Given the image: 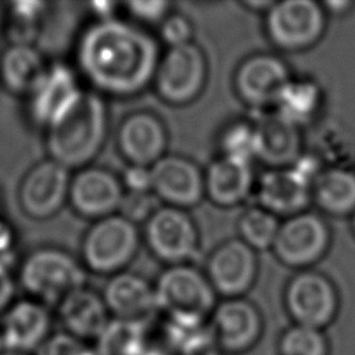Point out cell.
Segmentation results:
<instances>
[{
    "label": "cell",
    "instance_id": "603a6c76",
    "mask_svg": "<svg viewBox=\"0 0 355 355\" xmlns=\"http://www.w3.org/2000/svg\"><path fill=\"white\" fill-rule=\"evenodd\" d=\"M205 194L223 208L241 204L254 187V172L248 162H241L227 157L212 161L204 172Z\"/></svg>",
    "mask_w": 355,
    "mask_h": 355
},
{
    "label": "cell",
    "instance_id": "d590c367",
    "mask_svg": "<svg viewBox=\"0 0 355 355\" xmlns=\"http://www.w3.org/2000/svg\"><path fill=\"white\" fill-rule=\"evenodd\" d=\"M128 12L143 24H161L171 14V3L161 0H132L126 4Z\"/></svg>",
    "mask_w": 355,
    "mask_h": 355
},
{
    "label": "cell",
    "instance_id": "ac0fdd59",
    "mask_svg": "<svg viewBox=\"0 0 355 355\" xmlns=\"http://www.w3.org/2000/svg\"><path fill=\"white\" fill-rule=\"evenodd\" d=\"M166 144V129L150 111L129 114L116 132L118 150L130 165L153 166L165 155Z\"/></svg>",
    "mask_w": 355,
    "mask_h": 355
},
{
    "label": "cell",
    "instance_id": "7c38bea8",
    "mask_svg": "<svg viewBox=\"0 0 355 355\" xmlns=\"http://www.w3.org/2000/svg\"><path fill=\"white\" fill-rule=\"evenodd\" d=\"M208 324L219 349L227 355L250 351L259 341L263 330L261 312L243 297L225 298L216 304Z\"/></svg>",
    "mask_w": 355,
    "mask_h": 355
},
{
    "label": "cell",
    "instance_id": "1f68e13d",
    "mask_svg": "<svg viewBox=\"0 0 355 355\" xmlns=\"http://www.w3.org/2000/svg\"><path fill=\"white\" fill-rule=\"evenodd\" d=\"M44 4L40 1H15L10 10L8 36L12 44H31L37 33V24Z\"/></svg>",
    "mask_w": 355,
    "mask_h": 355
},
{
    "label": "cell",
    "instance_id": "2e32d148",
    "mask_svg": "<svg viewBox=\"0 0 355 355\" xmlns=\"http://www.w3.org/2000/svg\"><path fill=\"white\" fill-rule=\"evenodd\" d=\"M125 189L107 169L83 168L69 183L68 201L73 211L89 219H103L119 209Z\"/></svg>",
    "mask_w": 355,
    "mask_h": 355
},
{
    "label": "cell",
    "instance_id": "7402d4cb",
    "mask_svg": "<svg viewBox=\"0 0 355 355\" xmlns=\"http://www.w3.org/2000/svg\"><path fill=\"white\" fill-rule=\"evenodd\" d=\"M57 312L64 331L87 343L96 341L111 320L103 297L85 287L68 294Z\"/></svg>",
    "mask_w": 355,
    "mask_h": 355
},
{
    "label": "cell",
    "instance_id": "9a60e30c",
    "mask_svg": "<svg viewBox=\"0 0 355 355\" xmlns=\"http://www.w3.org/2000/svg\"><path fill=\"white\" fill-rule=\"evenodd\" d=\"M151 169V191L168 207L187 209L205 194L204 172L189 158L165 154Z\"/></svg>",
    "mask_w": 355,
    "mask_h": 355
},
{
    "label": "cell",
    "instance_id": "cb8c5ba5",
    "mask_svg": "<svg viewBox=\"0 0 355 355\" xmlns=\"http://www.w3.org/2000/svg\"><path fill=\"white\" fill-rule=\"evenodd\" d=\"M49 68L32 44H11L0 60V79L11 93L31 96L46 78Z\"/></svg>",
    "mask_w": 355,
    "mask_h": 355
},
{
    "label": "cell",
    "instance_id": "8fae6325",
    "mask_svg": "<svg viewBox=\"0 0 355 355\" xmlns=\"http://www.w3.org/2000/svg\"><path fill=\"white\" fill-rule=\"evenodd\" d=\"M71 179L68 169L51 158L32 166L18 187L22 212L36 220L54 216L68 201Z\"/></svg>",
    "mask_w": 355,
    "mask_h": 355
},
{
    "label": "cell",
    "instance_id": "e0dca14e",
    "mask_svg": "<svg viewBox=\"0 0 355 355\" xmlns=\"http://www.w3.org/2000/svg\"><path fill=\"white\" fill-rule=\"evenodd\" d=\"M51 315L36 300L12 302L1 315L0 337L4 349L35 354L51 336Z\"/></svg>",
    "mask_w": 355,
    "mask_h": 355
},
{
    "label": "cell",
    "instance_id": "836d02e7",
    "mask_svg": "<svg viewBox=\"0 0 355 355\" xmlns=\"http://www.w3.org/2000/svg\"><path fill=\"white\" fill-rule=\"evenodd\" d=\"M33 355H97L94 345L65 331L51 334Z\"/></svg>",
    "mask_w": 355,
    "mask_h": 355
},
{
    "label": "cell",
    "instance_id": "30bf717a",
    "mask_svg": "<svg viewBox=\"0 0 355 355\" xmlns=\"http://www.w3.org/2000/svg\"><path fill=\"white\" fill-rule=\"evenodd\" d=\"M330 230L324 219L308 209L286 218L273 243L276 258L291 268H308L327 251Z\"/></svg>",
    "mask_w": 355,
    "mask_h": 355
},
{
    "label": "cell",
    "instance_id": "d6a6232c",
    "mask_svg": "<svg viewBox=\"0 0 355 355\" xmlns=\"http://www.w3.org/2000/svg\"><path fill=\"white\" fill-rule=\"evenodd\" d=\"M158 204L159 200L153 191H125L118 211L121 216L136 225L140 222H147L159 208Z\"/></svg>",
    "mask_w": 355,
    "mask_h": 355
},
{
    "label": "cell",
    "instance_id": "4dcf8cb0",
    "mask_svg": "<svg viewBox=\"0 0 355 355\" xmlns=\"http://www.w3.org/2000/svg\"><path fill=\"white\" fill-rule=\"evenodd\" d=\"M222 157L251 164L257 158V133L254 123L239 121L225 128L219 137Z\"/></svg>",
    "mask_w": 355,
    "mask_h": 355
},
{
    "label": "cell",
    "instance_id": "52a82bcc",
    "mask_svg": "<svg viewBox=\"0 0 355 355\" xmlns=\"http://www.w3.org/2000/svg\"><path fill=\"white\" fill-rule=\"evenodd\" d=\"M207 58L194 42L169 47L159 58L154 86L168 104L184 105L196 100L207 82Z\"/></svg>",
    "mask_w": 355,
    "mask_h": 355
},
{
    "label": "cell",
    "instance_id": "7a4b0ae2",
    "mask_svg": "<svg viewBox=\"0 0 355 355\" xmlns=\"http://www.w3.org/2000/svg\"><path fill=\"white\" fill-rule=\"evenodd\" d=\"M46 148L62 166H86L107 135V108L96 92L79 89L46 126Z\"/></svg>",
    "mask_w": 355,
    "mask_h": 355
},
{
    "label": "cell",
    "instance_id": "d4e9b609",
    "mask_svg": "<svg viewBox=\"0 0 355 355\" xmlns=\"http://www.w3.org/2000/svg\"><path fill=\"white\" fill-rule=\"evenodd\" d=\"M78 90L75 75L68 67L61 64L51 65L40 86L29 96L32 119L46 128Z\"/></svg>",
    "mask_w": 355,
    "mask_h": 355
},
{
    "label": "cell",
    "instance_id": "f6af8a7d",
    "mask_svg": "<svg viewBox=\"0 0 355 355\" xmlns=\"http://www.w3.org/2000/svg\"><path fill=\"white\" fill-rule=\"evenodd\" d=\"M0 355H31V354H24V352H17V351H8V349H4Z\"/></svg>",
    "mask_w": 355,
    "mask_h": 355
},
{
    "label": "cell",
    "instance_id": "f35d334b",
    "mask_svg": "<svg viewBox=\"0 0 355 355\" xmlns=\"http://www.w3.org/2000/svg\"><path fill=\"white\" fill-rule=\"evenodd\" d=\"M14 282L10 275L8 268L6 263L0 259V316L8 309V306L12 304L14 297Z\"/></svg>",
    "mask_w": 355,
    "mask_h": 355
},
{
    "label": "cell",
    "instance_id": "8992f818",
    "mask_svg": "<svg viewBox=\"0 0 355 355\" xmlns=\"http://www.w3.org/2000/svg\"><path fill=\"white\" fill-rule=\"evenodd\" d=\"M326 15L323 6L318 1H275L266 11V35L280 50H305L312 47L324 33Z\"/></svg>",
    "mask_w": 355,
    "mask_h": 355
},
{
    "label": "cell",
    "instance_id": "e575fe53",
    "mask_svg": "<svg viewBox=\"0 0 355 355\" xmlns=\"http://www.w3.org/2000/svg\"><path fill=\"white\" fill-rule=\"evenodd\" d=\"M159 36L168 49L183 46L193 42V26L184 15L169 14L159 24Z\"/></svg>",
    "mask_w": 355,
    "mask_h": 355
},
{
    "label": "cell",
    "instance_id": "8d00e7d4",
    "mask_svg": "<svg viewBox=\"0 0 355 355\" xmlns=\"http://www.w3.org/2000/svg\"><path fill=\"white\" fill-rule=\"evenodd\" d=\"M122 186L125 191H137L146 193L151 191V169L150 166L141 165H129L122 176Z\"/></svg>",
    "mask_w": 355,
    "mask_h": 355
},
{
    "label": "cell",
    "instance_id": "ba28073f",
    "mask_svg": "<svg viewBox=\"0 0 355 355\" xmlns=\"http://www.w3.org/2000/svg\"><path fill=\"white\" fill-rule=\"evenodd\" d=\"M284 305L294 324L323 330L336 319L340 298L327 276L304 269L290 279L284 291Z\"/></svg>",
    "mask_w": 355,
    "mask_h": 355
},
{
    "label": "cell",
    "instance_id": "9c48e42d",
    "mask_svg": "<svg viewBox=\"0 0 355 355\" xmlns=\"http://www.w3.org/2000/svg\"><path fill=\"white\" fill-rule=\"evenodd\" d=\"M146 241L151 252L172 265L190 263L198 255V232L186 209L162 205L146 222Z\"/></svg>",
    "mask_w": 355,
    "mask_h": 355
},
{
    "label": "cell",
    "instance_id": "60d3db41",
    "mask_svg": "<svg viewBox=\"0 0 355 355\" xmlns=\"http://www.w3.org/2000/svg\"><path fill=\"white\" fill-rule=\"evenodd\" d=\"M323 10L326 11V14H331V15H344L347 12H349V10L355 6L354 1H343V0H331V1H326L322 4Z\"/></svg>",
    "mask_w": 355,
    "mask_h": 355
},
{
    "label": "cell",
    "instance_id": "277c9868",
    "mask_svg": "<svg viewBox=\"0 0 355 355\" xmlns=\"http://www.w3.org/2000/svg\"><path fill=\"white\" fill-rule=\"evenodd\" d=\"M19 282L33 300L58 305L68 294L83 287L85 270L68 252L40 248L22 262Z\"/></svg>",
    "mask_w": 355,
    "mask_h": 355
},
{
    "label": "cell",
    "instance_id": "b9f144b4",
    "mask_svg": "<svg viewBox=\"0 0 355 355\" xmlns=\"http://www.w3.org/2000/svg\"><path fill=\"white\" fill-rule=\"evenodd\" d=\"M90 7H92V11H94L100 19H110L112 18V12H114L112 10L115 4L108 1H96V3H92Z\"/></svg>",
    "mask_w": 355,
    "mask_h": 355
},
{
    "label": "cell",
    "instance_id": "5b68a950",
    "mask_svg": "<svg viewBox=\"0 0 355 355\" xmlns=\"http://www.w3.org/2000/svg\"><path fill=\"white\" fill-rule=\"evenodd\" d=\"M139 248L136 226L121 215L98 219L82 241L86 268L98 275H116L135 258Z\"/></svg>",
    "mask_w": 355,
    "mask_h": 355
},
{
    "label": "cell",
    "instance_id": "bcb514c9",
    "mask_svg": "<svg viewBox=\"0 0 355 355\" xmlns=\"http://www.w3.org/2000/svg\"><path fill=\"white\" fill-rule=\"evenodd\" d=\"M352 229H354V233H355V212L352 214Z\"/></svg>",
    "mask_w": 355,
    "mask_h": 355
},
{
    "label": "cell",
    "instance_id": "3957f363",
    "mask_svg": "<svg viewBox=\"0 0 355 355\" xmlns=\"http://www.w3.org/2000/svg\"><path fill=\"white\" fill-rule=\"evenodd\" d=\"M154 290L158 311L171 319L207 322L218 304V294L207 275L191 263L168 266Z\"/></svg>",
    "mask_w": 355,
    "mask_h": 355
},
{
    "label": "cell",
    "instance_id": "ab89813d",
    "mask_svg": "<svg viewBox=\"0 0 355 355\" xmlns=\"http://www.w3.org/2000/svg\"><path fill=\"white\" fill-rule=\"evenodd\" d=\"M14 243V233L11 226L0 218V259L1 255L6 254L8 250H11Z\"/></svg>",
    "mask_w": 355,
    "mask_h": 355
},
{
    "label": "cell",
    "instance_id": "ffe728a7",
    "mask_svg": "<svg viewBox=\"0 0 355 355\" xmlns=\"http://www.w3.org/2000/svg\"><path fill=\"white\" fill-rule=\"evenodd\" d=\"M259 207L276 216H293L306 211L312 201V186L290 166L269 168L257 183Z\"/></svg>",
    "mask_w": 355,
    "mask_h": 355
},
{
    "label": "cell",
    "instance_id": "7bdbcfd3",
    "mask_svg": "<svg viewBox=\"0 0 355 355\" xmlns=\"http://www.w3.org/2000/svg\"><path fill=\"white\" fill-rule=\"evenodd\" d=\"M141 355H173V354L165 345H154L150 343Z\"/></svg>",
    "mask_w": 355,
    "mask_h": 355
},
{
    "label": "cell",
    "instance_id": "4316f807",
    "mask_svg": "<svg viewBox=\"0 0 355 355\" xmlns=\"http://www.w3.org/2000/svg\"><path fill=\"white\" fill-rule=\"evenodd\" d=\"M320 107V87L311 79L291 78L280 93L273 108L279 116L301 128L315 119Z\"/></svg>",
    "mask_w": 355,
    "mask_h": 355
},
{
    "label": "cell",
    "instance_id": "6da1fadb",
    "mask_svg": "<svg viewBox=\"0 0 355 355\" xmlns=\"http://www.w3.org/2000/svg\"><path fill=\"white\" fill-rule=\"evenodd\" d=\"M78 65L100 92L133 96L154 80L159 62L155 39L115 18L98 19L80 36Z\"/></svg>",
    "mask_w": 355,
    "mask_h": 355
},
{
    "label": "cell",
    "instance_id": "484cf974",
    "mask_svg": "<svg viewBox=\"0 0 355 355\" xmlns=\"http://www.w3.org/2000/svg\"><path fill=\"white\" fill-rule=\"evenodd\" d=\"M312 201L333 216L354 214L355 173L344 168L323 169L312 186Z\"/></svg>",
    "mask_w": 355,
    "mask_h": 355
},
{
    "label": "cell",
    "instance_id": "f546056e",
    "mask_svg": "<svg viewBox=\"0 0 355 355\" xmlns=\"http://www.w3.org/2000/svg\"><path fill=\"white\" fill-rule=\"evenodd\" d=\"M279 355H329L330 345L320 329L291 324L279 338Z\"/></svg>",
    "mask_w": 355,
    "mask_h": 355
},
{
    "label": "cell",
    "instance_id": "d6986e66",
    "mask_svg": "<svg viewBox=\"0 0 355 355\" xmlns=\"http://www.w3.org/2000/svg\"><path fill=\"white\" fill-rule=\"evenodd\" d=\"M101 297L111 318L115 319L146 323L158 311L154 286L130 272L114 275Z\"/></svg>",
    "mask_w": 355,
    "mask_h": 355
},
{
    "label": "cell",
    "instance_id": "74e56055",
    "mask_svg": "<svg viewBox=\"0 0 355 355\" xmlns=\"http://www.w3.org/2000/svg\"><path fill=\"white\" fill-rule=\"evenodd\" d=\"M290 168L300 176L302 178L306 183H309L311 186H313L315 180L318 179V176L322 173V166L319 159L312 155V154H305L302 153L294 162L293 165H290Z\"/></svg>",
    "mask_w": 355,
    "mask_h": 355
},
{
    "label": "cell",
    "instance_id": "4fadbf2b",
    "mask_svg": "<svg viewBox=\"0 0 355 355\" xmlns=\"http://www.w3.org/2000/svg\"><path fill=\"white\" fill-rule=\"evenodd\" d=\"M257 272L255 250L240 239H232L212 251L205 275L216 294L225 298H240L252 287Z\"/></svg>",
    "mask_w": 355,
    "mask_h": 355
},
{
    "label": "cell",
    "instance_id": "f1b7e54d",
    "mask_svg": "<svg viewBox=\"0 0 355 355\" xmlns=\"http://www.w3.org/2000/svg\"><path fill=\"white\" fill-rule=\"evenodd\" d=\"M279 216L257 205L244 211L239 219L237 229L240 240L252 250L263 251L273 247L279 227Z\"/></svg>",
    "mask_w": 355,
    "mask_h": 355
},
{
    "label": "cell",
    "instance_id": "44dd1931",
    "mask_svg": "<svg viewBox=\"0 0 355 355\" xmlns=\"http://www.w3.org/2000/svg\"><path fill=\"white\" fill-rule=\"evenodd\" d=\"M257 158L269 168H287L302 154L301 128L279 116L275 111L255 122Z\"/></svg>",
    "mask_w": 355,
    "mask_h": 355
},
{
    "label": "cell",
    "instance_id": "83f0119b",
    "mask_svg": "<svg viewBox=\"0 0 355 355\" xmlns=\"http://www.w3.org/2000/svg\"><path fill=\"white\" fill-rule=\"evenodd\" d=\"M148 344L146 323L111 318L94 349L97 355H141Z\"/></svg>",
    "mask_w": 355,
    "mask_h": 355
},
{
    "label": "cell",
    "instance_id": "ee69618b",
    "mask_svg": "<svg viewBox=\"0 0 355 355\" xmlns=\"http://www.w3.org/2000/svg\"><path fill=\"white\" fill-rule=\"evenodd\" d=\"M275 1H248V3H245V7H248V8H251V10H254V11H268L270 7H272V4H273Z\"/></svg>",
    "mask_w": 355,
    "mask_h": 355
},
{
    "label": "cell",
    "instance_id": "5bb4252c",
    "mask_svg": "<svg viewBox=\"0 0 355 355\" xmlns=\"http://www.w3.org/2000/svg\"><path fill=\"white\" fill-rule=\"evenodd\" d=\"M291 78L290 69L282 58L259 53L245 58L237 67L234 89L239 97L250 107H275Z\"/></svg>",
    "mask_w": 355,
    "mask_h": 355
},
{
    "label": "cell",
    "instance_id": "7dc6e473",
    "mask_svg": "<svg viewBox=\"0 0 355 355\" xmlns=\"http://www.w3.org/2000/svg\"><path fill=\"white\" fill-rule=\"evenodd\" d=\"M4 351V347H3V343H1V337H0V354Z\"/></svg>",
    "mask_w": 355,
    "mask_h": 355
}]
</instances>
